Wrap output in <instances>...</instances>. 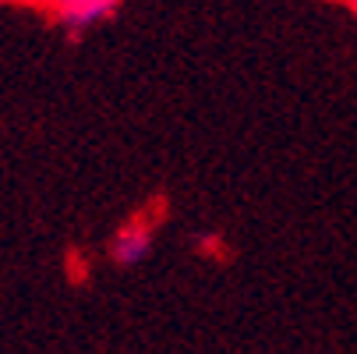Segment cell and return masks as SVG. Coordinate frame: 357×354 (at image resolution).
<instances>
[{
    "mask_svg": "<svg viewBox=\"0 0 357 354\" xmlns=\"http://www.w3.org/2000/svg\"><path fill=\"white\" fill-rule=\"evenodd\" d=\"M152 241H156V220L149 213H138L110 237V259L117 266H138L152 251Z\"/></svg>",
    "mask_w": 357,
    "mask_h": 354,
    "instance_id": "2",
    "label": "cell"
},
{
    "mask_svg": "<svg viewBox=\"0 0 357 354\" xmlns=\"http://www.w3.org/2000/svg\"><path fill=\"white\" fill-rule=\"evenodd\" d=\"M18 4L46 11L50 18H57L71 32H82V29H89L96 22H107L121 8V0H18Z\"/></svg>",
    "mask_w": 357,
    "mask_h": 354,
    "instance_id": "1",
    "label": "cell"
},
{
    "mask_svg": "<svg viewBox=\"0 0 357 354\" xmlns=\"http://www.w3.org/2000/svg\"><path fill=\"white\" fill-rule=\"evenodd\" d=\"M347 4H350V8H354V15H357V0H347Z\"/></svg>",
    "mask_w": 357,
    "mask_h": 354,
    "instance_id": "3",
    "label": "cell"
}]
</instances>
